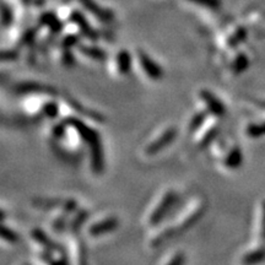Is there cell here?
<instances>
[{
    "mask_svg": "<svg viewBox=\"0 0 265 265\" xmlns=\"http://www.w3.org/2000/svg\"><path fill=\"white\" fill-rule=\"evenodd\" d=\"M177 198H178V194H177L176 191H173V189H168V191L164 192V194L161 195V198L158 199L156 205L153 206V209L149 214L147 225H149L150 227H157V226L164 221L168 211L172 209Z\"/></svg>",
    "mask_w": 265,
    "mask_h": 265,
    "instance_id": "1",
    "label": "cell"
},
{
    "mask_svg": "<svg viewBox=\"0 0 265 265\" xmlns=\"http://www.w3.org/2000/svg\"><path fill=\"white\" fill-rule=\"evenodd\" d=\"M66 123H68L69 128H71L76 132L77 137L80 138V140L84 144H86L87 146L92 147L102 144L101 140V134L98 130H96L95 128H92L91 125H89L83 118H79L76 116H70L66 117Z\"/></svg>",
    "mask_w": 265,
    "mask_h": 265,
    "instance_id": "2",
    "label": "cell"
},
{
    "mask_svg": "<svg viewBox=\"0 0 265 265\" xmlns=\"http://www.w3.org/2000/svg\"><path fill=\"white\" fill-rule=\"evenodd\" d=\"M177 135H178V129L176 126H168L156 139H153L147 144L145 149H144V152H145L146 156H150V157L157 155V153L164 151L166 147H168L173 143Z\"/></svg>",
    "mask_w": 265,
    "mask_h": 265,
    "instance_id": "3",
    "label": "cell"
},
{
    "mask_svg": "<svg viewBox=\"0 0 265 265\" xmlns=\"http://www.w3.org/2000/svg\"><path fill=\"white\" fill-rule=\"evenodd\" d=\"M137 58L139 62V65L141 68V71L145 74L146 77H149L152 81H160L164 77V69L158 64L157 62H155L151 57L149 56L146 52H144L143 49L137 50Z\"/></svg>",
    "mask_w": 265,
    "mask_h": 265,
    "instance_id": "4",
    "label": "cell"
},
{
    "mask_svg": "<svg viewBox=\"0 0 265 265\" xmlns=\"http://www.w3.org/2000/svg\"><path fill=\"white\" fill-rule=\"evenodd\" d=\"M199 98L203 102L204 107L210 113V116L221 118L226 114V106L224 102L209 89H201L199 91Z\"/></svg>",
    "mask_w": 265,
    "mask_h": 265,
    "instance_id": "5",
    "label": "cell"
},
{
    "mask_svg": "<svg viewBox=\"0 0 265 265\" xmlns=\"http://www.w3.org/2000/svg\"><path fill=\"white\" fill-rule=\"evenodd\" d=\"M119 227V219L116 216H107L98 221L92 222L87 228V233L92 238H98V237L104 236V234L112 233Z\"/></svg>",
    "mask_w": 265,
    "mask_h": 265,
    "instance_id": "6",
    "label": "cell"
},
{
    "mask_svg": "<svg viewBox=\"0 0 265 265\" xmlns=\"http://www.w3.org/2000/svg\"><path fill=\"white\" fill-rule=\"evenodd\" d=\"M14 90L19 95H58V91L54 87L37 83V81H22V83L16 84Z\"/></svg>",
    "mask_w": 265,
    "mask_h": 265,
    "instance_id": "7",
    "label": "cell"
},
{
    "mask_svg": "<svg viewBox=\"0 0 265 265\" xmlns=\"http://www.w3.org/2000/svg\"><path fill=\"white\" fill-rule=\"evenodd\" d=\"M65 102L71 107V110H74L75 112L79 114L80 117H83V118H87L95 123H104V120H106L104 116H102L101 113L96 112V111L91 110V108L84 107L79 101H76L75 98L70 97V96H66Z\"/></svg>",
    "mask_w": 265,
    "mask_h": 265,
    "instance_id": "8",
    "label": "cell"
},
{
    "mask_svg": "<svg viewBox=\"0 0 265 265\" xmlns=\"http://www.w3.org/2000/svg\"><path fill=\"white\" fill-rule=\"evenodd\" d=\"M205 205H204L203 203L198 204L197 206H194L191 211L188 213V215H186L184 218L180 220V222L178 225L176 226L177 231L179 232H183V231H188L189 228H192L193 226H194L197 222L203 218V215L205 214Z\"/></svg>",
    "mask_w": 265,
    "mask_h": 265,
    "instance_id": "9",
    "label": "cell"
},
{
    "mask_svg": "<svg viewBox=\"0 0 265 265\" xmlns=\"http://www.w3.org/2000/svg\"><path fill=\"white\" fill-rule=\"evenodd\" d=\"M243 164V152L241 150L240 145L234 144L230 149L227 150V152L225 153L224 157H222V166L226 170L234 171L238 170V168Z\"/></svg>",
    "mask_w": 265,
    "mask_h": 265,
    "instance_id": "10",
    "label": "cell"
},
{
    "mask_svg": "<svg viewBox=\"0 0 265 265\" xmlns=\"http://www.w3.org/2000/svg\"><path fill=\"white\" fill-rule=\"evenodd\" d=\"M70 21L74 23V25L79 27L80 32L83 33V36H85V37L89 38L90 41H97L98 35L96 33L95 30L92 29L91 25L87 22L85 16H84L80 11H73V13L70 14Z\"/></svg>",
    "mask_w": 265,
    "mask_h": 265,
    "instance_id": "11",
    "label": "cell"
},
{
    "mask_svg": "<svg viewBox=\"0 0 265 265\" xmlns=\"http://www.w3.org/2000/svg\"><path fill=\"white\" fill-rule=\"evenodd\" d=\"M114 65H116V70L119 75H122V76L129 75L130 74L131 66H132L131 54L126 49H120L119 52L116 54Z\"/></svg>",
    "mask_w": 265,
    "mask_h": 265,
    "instance_id": "12",
    "label": "cell"
},
{
    "mask_svg": "<svg viewBox=\"0 0 265 265\" xmlns=\"http://www.w3.org/2000/svg\"><path fill=\"white\" fill-rule=\"evenodd\" d=\"M31 237L37 245L43 247V249H46V251H60V247L42 228H33L31 231Z\"/></svg>",
    "mask_w": 265,
    "mask_h": 265,
    "instance_id": "13",
    "label": "cell"
},
{
    "mask_svg": "<svg viewBox=\"0 0 265 265\" xmlns=\"http://www.w3.org/2000/svg\"><path fill=\"white\" fill-rule=\"evenodd\" d=\"M220 125L216 123V124H213L210 126H207V128L201 132V137L199 138L198 143H197V147L198 150H205L207 146L210 145V144H213L214 141L219 138L220 135Z\"/></svg>",
    "mask_w": 265,
    "mask_h": 265,
    "instance_id": "14",
    "label": "cell"
},
{
    "mask_svg": "<svg viewBox=\"0 0 265 265\" xmlns=\"http://www.w3.org/2000/svg\"><path fill=\"white\" fill-rule=\"evenodd\" d=\"M77 49L84 57L95 60V62H104L107 59V53L102 48L93 46V44H79Z\"/></svg>",
    "mask_w": 265,
    "mask_h": 265,
    "instance_id": "15",
    "label": "cell"
},
{
    "mask_svg": "<svg viewBox=\"0 0 265 265\" xmlns=\"http://www.w3.org/2000/svg\"><path fill=\"white\" fill-rule=\"evenodd\" d=\"M265 261V248L264 247H258V248L251 249L246 252L241 258V264L242 265H259Z\"/></svg>",
    "mask_w": 265,
    "mask_h": 265,
    "instance_id": "16",
    "label": "cell"
},
{
    "mask_svg": "<svg viewBox=\"0 0 265 265\" xmlns=\"http://www.w3.org/2000/svg\"><path fill=\"white\" fill-rule=\"evenodd\" d=\"M210 116V113L207 112L206 110L203 111H198L192 116L191 120H189V124H188V130L191 134H195L203 128L204 124L206 123L207 117Z\"/></svg>",
    "mask_w": 265,
    "mask_h": 265,
    "instance_id": "17",
    "label": "cell"
},
{
    "mask_svg": "<svg viewBox=\"0 0 265 265\" xmlns=\"http://www.w3.org/2000/svg\"><path fill=\"white\" fill-rule=\"evenodd\" d=\"M40 111L42 116L46 117L47 119H50V120L57 119L60 114L59 103L56 101V99H48V101L43 102Z\"/></svg>",
    "mask_w": 265,
    "mask_h": 265,
    "instance_id": "18",
    "label": "cell"
},
{
    "mask_svg": "<svg viewBox=\"0 0 265 265\" xmlns=\"http://www.w3.org/2000/svg\"><path fill=\"white\" fill-rule=\"evenodd\" d=\"M249 65V59L245 53H238L231 63V71L233 75L245 73Z\"/></svg>",
    "mask_w": 265,
    "mask_h": 265,
    "instance_id": "19",
    "label": "cell"
},
{
    "mask_svg": "<svg viewBox=\"0 0 265 265\" xmlns=\"http://www.w3.org/2000/svg\"><path fill=\"white\" fill-rule=\"evenodd\" d=\"M64 203V199L60 198H49V199H37L33 200V205L38 209L42 210H53V209H60Z\"/></svg>",
    "mask_w": 265,
    "mask_h": 265,
    "instance_id": "20",
    "label": "cell"
},
{
    "mask_svg": "<svg viewBox=\"0 0 265 265\" xmlns=\"http://www.w3.org/2000/svg\"><path fill=\"white\" fill-rule=\"evenodd\" d=\"M87 218H89V213H87L86 210L81 209L79 211H76V215H75L73 220L69 222V228H70V231L73 232L74 234H76L77 232H80L81 226L85 224Z\"/></svg>",
    "mask_w": 265,
    "mask_h": 265,
    "instance_id": "21",
    "label": "cell"
},
{
    "mask_svg": "<svg viewBox=\"0 0 265 265\" xmlns=\"http://www.w3.org/2000/svg\"><path fill=\"white\" fill-rule=\"evenodd\" d=\"M68 123H66V120H62V122H58L56 123L52 126V130H50V134H52V137L54 138L56 140H62L64 139L65 135H66V131H68Z\"/></svg>",
    "mask_w": 265,
    "mask_h": 265,
    "instance_id": "22",
    "label": "cell"
},
{
    "mask_svg": "<svg viewBox=\"0 0 265 265\" xmlns=\"http://www.w3.org/2000/svg\"><path fill=\"white\" fill-rule=\"evenodd\" d=\"M2 238L7 241L8 243H16L19 241V234L8 225H2Z\"/></svg>",
    "mask_w": 265,
    "mask_h": 265,
    "instance_id": "23",
    "label": "cell"
},
{
    "mask_svg": "<svg viewBox=\"0 0 265 265\" xmlns=\"http://www.w3.org/2000/svg\"><path fill=\"white\" fill-rule=\"evenodd\" d=\"M79 46V37L76 35H73V33H69L63 37L62 42H60V47L62 49H71L73 47Z\"/></svg>",
    "mask_w": 265,
    "mask_h": 265,
    "instance_id": "24",
    "label": "cell"
},
{
    "mask_svg": "<svg viewBox=\"0 0 265 265\" xmlns=\"http://www.w3.org/2000/svg\"><path fill=\"white\" fill-rule=\"evenodd\" d=\"M246 132L248 137L253 138V139L259 138L260 135L265 134V123H263V124H255V123H252V124L247 126Z\"/></svg>",
    "mask_w": 265,
    "mask_h": 265,
    "instance_id": "25",
    "label": "cell"
},
{
    "mask_svg": "<svg viewBox=\"0 0 265 265\" xmlns=\"http://www.w3.org/2000/svg\"><path fill=\"white\" fill-rule=\"evenodd\" d=\"M187 260L186 254L183 252H176L173 253V255L168 259V261L165 265H184Z\"/></svg>",
    "mask_w": 265,
    "mask_h": 265,
    "instance_id": "26",
    "label": "cell"
},
{
    "mask_svg": "<svg viewBox=\"0 0 265 265\" xmlns=\"http://www.w3.org/2000/svg\"><path fill=\"white\" fill-rule=\"evenodd\" d=\"M60 60H62V64L64 66H68V68H70L71 65H74L75 58H74L73 52H71V49H63Z\"/></svg>",
    "mask_w": 265,
    "mask_h": 265,
    "instance_id": "27",
    "label": "cell"
},
{
    "mask_svg": "<svg viewBox=\"0 0 265 265\" xmlns=\"http://www.w3.org/2000/svg\"><path fill=\"white\" fill-rule=\"evenodd\" d=\"M3 26L4 27H9L13 23V20H14V15H13V11H11V9H9L7 5H3Z\"/></svg>",
    "mask_w": 265,
    "mask_h": 265,
    "instance_id": "28",
    "label": "cell"
},
{
    "mask_svg": "<svg viewBox=\"0 0 265 265\" xmlns=\"http://www.w3.org/2000/svg\"><path fill=\"white\" fill-rule=\"evenodd\" d=\"M19 58V53L15 49H3L2 60L3 62H15Z\"/></svg>",
    "mask_w": 265,
    "mask_h": 265,
    "instance_id": "29",
    "label": "cell"
},
{
    "mask_svg": "<svg viewBox=\"0 0 265 265\" xmlns=\"http://www.w3.org/2000/svg\"><path fill=\"white\" fill-rule=\"evenodd\" d=\"M191 2L201 5V7H206L209 9H218L220 5H221V2H220V0H191Z\"/></svg>",
    "mask_w": 265,
    "mask_h": 265,
    "instance_id": "30",
    "label": "cell"
},
{
    "mask_svg": "<svg viewBox=\"0 0 265 265\" xmlns=\"http://www.w3.org/2000/svg\"><path fill=\"white\" fill-rule=\"evenodd\" d=\"M261 238L265 241V200L261 203V230H260Z\"/></svg>",
    "mask_w": 265,
    "mask_h": 265,
    "instance_id": "31",
    "label": "cell"
},
{
    "mask_svg": "<svg viewBox=\"0 0 265 265\" xmlns=\"http://www.w3.org/2000/svg\"><path fill=\"white\" fill-rule=\"evenodd\" d=\"M22 265H30V264H22Z\"/></svg>",
    "mask_w": 265,
    "mask_h": 265,
    "instance_id": "32",
    "label": "cell"
}]
</instances>
